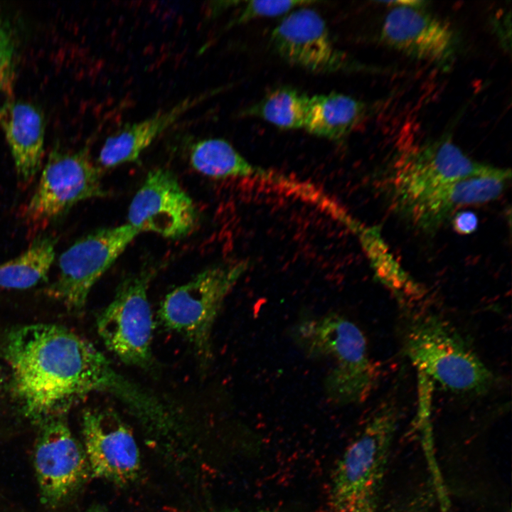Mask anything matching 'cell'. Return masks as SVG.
<instances>
[{"label":"cell","mask_w":512,"mask_h":512,"mask_svg":"<svg viewBox=\"0 0 512 512\" xmlns=\"http://www.w3.org/2000/svg\"><path fill=\"white\" fill-rule=\"evenodd\" d=\"M4 353L12 390L23 415L43 424L60 417L93 392L110 393L142 418L161 421L166 415L153 395L116 371L91 343L60 326L37 324L7 336Z\"/></svg>","instance_id":"cell-1"},{"label":"cell","mask_w":512,"mask_h":512,"mask_svg":"<svg viewBox=\"0 0 512 512\" xmlns=\"http://www.w3.org/2000/svg\"><path fill=\"white\" fill-rule=\"evenodd\" d=\"M403 348L417 373L450 391L483 394L496 383L494 373L463 337L435 314L410 319L404 331Z\"/></svg>","instance_id":"cell-2"},{"label":"cell","mask_w":512,"mask_h":512,"mask_svg":"<svg viewBox=\"0 0 512 512\" xmlns=\"http://www.w3.org/2000/svg\"><path fill=\"white\" fill-rule=\"evenodd\" d=\"M297 331L309 353L334 362L326 381L331 398L341 404L361 403L368 398L378 384L380 369L370 358L366 337L356 324L330 314L301 324Z\"/></svg>","instance_id":"cell-3"},{"label":"cell","mask_w":512,"mask_h":512,"mask_svg":"<svg viewBox=\"0 0 512 512\" xmlns=\"http://www.w3.org/2000/svg\"><path fill=\"white\" fill-rule=\"evenodd\" d=\"M393 400L381 403L343 454L334 479L335 512H374L398 423Z\"/></svg>","instance_id":"cell-4"},{"label":"cell","mask_w":512,"mask_h":512,"mask_svg":"<svg viewBox=\"0 0 512 512\" xmlns=\"http://www.w3.org/2000/svg\"><path fill=\"white\" fill-rule=\"evenodd\" d=\"M248 266L247 262L240 261L210 267L173 289L158 311L164 326L184 336L199 354L206 356L222 304Z\"/></svg>","instance_id":"cell-5"},{"label":"cell","mask_w":512,"mask_h":512,"mask_svg":"<svg viewBox=\"0 0 512 512\" xmlns=\"http://www.w3.org/2000/svg\"><path fill=\"white\" fill-rule=\"evenodd\" d=\"M102 169L87 148L72 151L55 147L23 217L28 225L43 228L62 218L77 203L107 195Z\"/></svg>","instance_id":"cell-6"},{"label":"cell","mask_w":512,"mask_h":512,"mask_svg":"<svg viewBox=\"0 0 512 512\" xmlns=\"http://www.w3.org/2000/svg\"><path fill=\"white\" fill-rule=\"evenodd\" d=\"M155 273L146 268L122 280L97 321L105 346L126 364L147 367L152 360L154 321L148 289Z\"/></svg>","instance_id":"cell-7"},{"label":"cell","mask_w":512,"mask_h":512,"mask_svg":"<svg viewBox=\"0 0 512 512\" xmlns=\"http://www.w3.org/2000/svg\"><path fill=\"white\" fill-rule=\"evenodd\" d=\"M486 164L467 156L449 134L425 142L397 157L389 175L391 198L400 210L417 198L463 177Z\"/></svg>","instance_id":"cell-8"},{"label":"cell","mask_w":512,"mask_h":512,"mask_svg":"<svg viewBox=\"0 0 512 512\" xmlns=\"http://www.w3.org/2000/svg\"><path fill=\"white\" fill-rule=\"evenodd\" d=\"M139 234L126 223L77 240L60 255L58 278L48 292L69 309H82L95 283Z\"/></svg>","instance_id":"cell-9"},{"label":"cell","mask_w":512,"mask_h":512,"mask_svg":"<svg viewBox=\"0 0 512 512\" xmlns=\"http://www.w3.org/2000/svg\"><path fill=\"white\" fill-rule=\"evenodd\" d=\"M384 18L380 41L415 60L449 70L459 51V38L444 20L425 10L424 1H393Z\"/></svg>","instance_id":"cell-10"},{"label":"cell","mask_w":512,"mask_h":512,"mask_svg":"<svg viewBox=\"0 0 512 512\" xmlns=\"http://www.w3.org/2000/svg\"><path fill=\"white\" fill-rule=\"evenodd\" d=\"M274 50L293 65L316 73L376 71L339 50L314 9L299 7L286 14L270 35Z\"/></svg>","instance_id":"cell-11"},{"label":"cell","mask_w":512,"mask_h":512,"mask_svg":"<svg viewBox=\"0 0 512 512\" xmlns=\"http://www.w3.org/2000/svg\"><path fill=\"white\" fill-rule=\"evenodd\" d=\"M127 220L139 233L149 232L176 239L193 230L197 213L191 198L176 176L159 168L149 172L133 197Z\"/></svg>","instance_id":"cell-12"},{"label":"cell","mask_w":512,"mask_h":512,"mask_svg":"<svg viewBox=\"0 0 512 512\" xmlns=\"http://www.w3.org/2000/svg\"><path fill=\"white\" fill-rule=\"evenodd\" d=\"M85 452L62 417L41 425L34 452V467L41 501L56 506L85 477Z\"/></svg>","instance_id":"cell-13"},{"label":"cell","mask_w":512,"mask_h":512,"mask_svg":"<svg viewBox=\"0 0 512 512\" xmlns=\"http://www.w3.org/2000/svg\"><path fill=\"white\" fill-rule=\"evenodd\" d=\"M85 455L93 475L124 484L139 469L134 438L112 410H87L82 415Z\"/></svg>","instance_id":"cell-14"},{"label":"cell","mask_w":512,"mask_h":512,"mask_svg":"<svg viewBox=\"0 0 512 512\" xmlns=\"http://www.w3.org/2000/svg\"><path fill=\"white\" fill-rule=\"evenodd\" d=\"M510 178L509 170L486 164L476 174L418 198L399 212L416 226L432 230L462 206L496 199L503 193Z\"/></svg>","instance_id":"cell-15"},{"label":"cell","mask_w":512,"mask_h":512,"mask_svg":"<svg viewBox=\"0 0 512 512\" xmlns=\"http://www.w3.org/2000/svg\"><path fill=\"white\" fill-rule=\"evenodd\" d=\"M5 134L18 179L30 183L40 169L44 151L45 121L36 105L9 99L0 105Z\"/></svg>","instance_id":"cell-16"},{"label":"cell","mask_w":512,"mask_h":512,"mask_svg":"<svg viewBox=\"0 0 512 512\" xmlns=\"http://www.w3.org/2000/svg\"><path fill=\"white\" fill-rule=\"evenodd\" d=\"M212 94L210 91L187 97L170 108L159 110L109 137L100 151L97 165L101 169H111L136 161L161 134Z\"/></svg>","instance_id":"cell-17"},{"label":"cell","mask_w":512,"mask_h":512,"mask_svg":"<svg viewBox=\"0 0 512 512\" xmlns=\"http://www.w3.org/2000/svg\"><path fill=\"white\" fill-rule=\"evenodd\" d=\"M368 113L369 106L365 102L343 93L313 95L309 97L304 129L316 137L339 142Z\"/></svg>","instance_id":"cell-18"},{"label":"cell","mask_w":512,"mask_h":512,"mask_svg":"<svg viewBox=\"0 0 512 512\" xmlns=\"http://www.w3.org/2000/svg\"><path fill=\"white\" fill-rule=\"evenodd\" d=\"M189 161L196 171L215 178H251L270 185L275 178V171L251 164L230 143L220 138L204 139L193 144Z\"/></svg>","instance_id":"cell-19"},{"label":"cell","mask_w":512,"mask_h":512,"mask_svg":"<svg viewBox=\"0 0 512 512\" xmlns=\"http://www.w3.org/2000/svg\"><path fill=\"white\" fill-rule=\"evenodd\" d=\"M57 241L53 235H40L23 252L0 264V288L25 289L46 280Z\"/></svg>","instance_id":"cell-20"},{"label":"cell","mask_w":512,"mask_h":512,"mask_svg":"<svg viewBox=\"0 0 512 512\" xmlns=\"http://www.w3.org/2000/svg\"><path fill=\"white\" fill-rule=\"evenodd\" d=\"M309 96L291 86H279L245 108L243 117L262 119L283 129H304Z\"/></svg>","instance_id":"cell-21"},{"label":"cell","mask_w":512,"mask_h":512,"mask_svg":"<svg viewBox=\"0 0 512 512\" xmlns=\"http://www.w3.org/2000/svg\"><path fill=\"white\" fill-rule=\"evenodd\" d=\"M237 16L229 23L228 27L246 23L255 19L279 16L287 14L296 8L317 3L312 1H248Z\"/></svg>","instance_id":"cell-22"},{"label":"cell","mask_w":512,"mask_h":512,"mask_svg":"<svg viewBox=\"0 0 512 512\" xmlns=\"http://www.w3.org/2000/svg\"><path fill=\"white\" fill-rule=\"evenodd\" d=\"M15 78L14 40L11 30L0 20V91L11 94Z\"/></svg>","instance_id":"cell-23"},{"label":"cell","mask_w":512,"mask_h":512,"mask_svg":"<svg viewBox=\"0 0 512 512\" xmlns=\"http://www.w3.org/2000/svg\"><path fill=\"white\" fill-rule=\"evenodd\" d=\"M453 225L455 230L459 233H471L477 228L478 219L476 215L472 212H459L454 218Z\"/></svg>","instance_id":"cell-24"},{"label":"cell","mask_w":512,"mask_h":512,"mask_svg":"<svg viewBox=\"0 0 512 512\" xmlns=\"http://www.w3.org/2000/svg\"><path fill=\"white\" fill-rule=\"evenodd\" d=\"M97 512H99V511H97Z\"/></svg>","instance_id":"cell-25"}]
</instances>
